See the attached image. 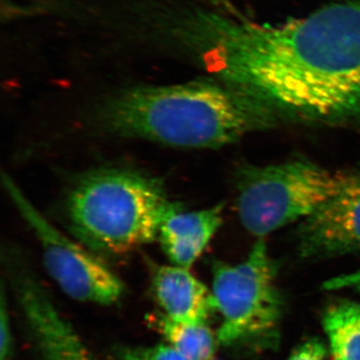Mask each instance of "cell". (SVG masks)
Instances as JSON below:
<instances>
[{
  "instance_id": "cell-13",
  "label": "cell",
  "mask_w": 360,
  "mask_h": 360,
  "mask_svg": "<svg viewBox=\"0 0 360 360\" xmlns=\"http://www.w3.org/2000/svg\"><path fill=\"white\" fill-rule=\"evenodd\" d=\"M115 360H187L169 345L120 347L115 350Z\"/></svg>"
},
{
  "instance_id": "cell-6",
  "label": "cell",
  "mask_w": 360,
  "mask_h": 360,
  "mask_svg": "<svg viewBox=\"0 0 360 360\" xmlns=\"http://www.w3.org/2000/svg\"><path fill=\"white\" fill-rule=\"evenodd\" d=\"M1 179L14 206L39 239L45 269L61 291L78 302L106 307L120 302L125 292L122 279L94 251L56 229L8 174H2Z\"/></svg>"
},
{
  "instance_id": "cell-2",
  "label": "cell",
  "mask_w": 360,
  "mask_h": 360,
  "mask_svg": "<svg viewBox=\"0 0 360 360\" xmlns=\"http://www.w3.org/2000/svg\"><path fill=\"white\" fill-rule=\"evenodd\" d=\"M274 113L221 82L193 80L122 90L97 106L99 134L180 148H219L265 129Z\"/></svg>"
},
{
  "instance_id": "cell-5",
  "label": "cell",
  "mask_w": 360,
  "mask_h": 360,
  "mask_svg": "<svg viewBox=\"0 0 360 360\" xmlns=\"http://www.w3.org/2000/svg\"><path fill=\"white\" fill-rule=\"evenodd\" d=\"M276 272L262 238L245 262L213 264L212 293L222 319L217 333L219 345L232 347L276 338L283 311Z\"/></svg>"
},
{
  "instance_id": "cell-16",
  "label": "cell",
  "mask_w": 360,
  "mask_h": 360,
  "mask_svg": "<svg viewBox=\"0 0 360 360\" xmlns=\"http://www.w3.org/2000/svg\"><path fill=\"white\" fill-rule=\"evenodd\" d=\"M322 288L326 291L352 290L360 292V269L328 279L323 283Z\"/></svg>"
},
{
  "instance_id": "cell-4",
  "label": "cell",
  "mask_w": 360,
  "mask_h": 360,
  "mask_svg": "<svg viewBox=\"0 0 360 360\" xmlns=\"http://www.w3.org/2000/svg\"><path fill=\"white\" fill-rule=\"evenodd\" d=\"M354 172H331L305 160L246 165L238 175V210L246 231L262 238L303 220L335 198Z\"/></svg>"
},
{
  "instance_id": "cell-15",
  "label": "cell",
  "mask_w": 360,
  "mask_h": 360,
  "mask_svg": "<svg viewBox=\"0 0 360 360\" xmlns=\"http://www.w3.org/2000/svg\"><path fill=\"white\" fill-rule=\"evenodd\" d=\"M328 348L319 338H310L293 350L288 360H326Z\"/></svg>"
},
{
  "instance_id": "cell-11",
  "label": "cell",
  "mask_w": 360,
  "mask_h": 360,
  "mask_svg": "<svg viewBox=\"0 0 360 360\" xmlns=\"http://www.w3.org/2000/svg\"><path fill=\"white\" fill-rule=\"evenodd\" d=\"M333 360H360V303L331 305L322 319Z\"/></svg>"
},
{
  "instance_id": "cell-3",
  "label": "cell",
  "mask_w": 360,
  "mask_h": 360,
  "mask_svg": "<svg viewBox=\"0 0 360 360\" xmlns=\"http://www.w3.org/2000/svg\"><path fill=\"white\" fill-rule=\"evenodd\" d=\"M181 210L160 179L124 168L89 172L71 187L65 201L75 238L105 255H124L155 240L167 217Z\"/></svg>"
},
{
  "instance_id": "cell-17",
  "label": "cell",
  "mask_w": 360,
  "mask_h": 360,
  "mask_svg": "<svg viewBox=\"0 0 360 360\" xmlns=\"http://www.w3.org/2000/svg\"><path fill=\"white\" fill-rule=\"evenodd\" d=\"M208 1L212 2L215 6L221 7V8H224L225 11H231L232 13V6L229 0H208Z\"/></svg>"
},
{
  "instance_id": "cell-10",
  "label": "cell",
  "mask_w": 360,
  "mask_h": 360,
  "mask_svg": "<svg viewBox=\"0 0 360 360\" xmlns=\"http://www.w3.org/2000/svg\"><path fill=\"white\" fill-rule=\"evenodd\" d=\"M224 205L198 212H174L161 225L158 238L170 264L191 269L224 221Z\"/></svg>"
},
{
  "instance_id": "cell-9",
  "label": "cell",
  "mask_w": 360,
  "mask_h": 360,
  "mask_svg": "<svg viewBox=\"0 0 360 360\" xmlns=\"http://www.w3.org/2000/svg\"><path fill=\"white\" fill-rule=\"evenodd\" d=\"M153 292L161 314L186 324L207 323L215 310L212 291L188 269L177 265L156 266L153 274Z\"/></svg>"
},
{
  "instance_id": "cell-7",
  "label": "cell",
  "mask_w": 360,
  "mask_h": 360,
  "mask_svg": "<svg viewBox=\"0 0 360 360\" xmlns=\"http://www.w3.org/2000/svg\"><path fill=\"white\" fill-rule=\"evenodd\" d=\"M11 290L40 360H101L56 307L46 288L18 255L7 252Z\"/></svg>"
},
{
  "instance_id": "cell-1",
  "label": "cell",
  "mask_w": 360,
  "mask_h": 360,
  "mask_svg": "<svg viewBox=\"0 0 360 360\" xmlns=\"http://www.w3.org/2000/svg\"><path fill=\"white\" fill-rule=\"evenodd\" d=\"M193 25L208 71L274 115L360 122V0L274 25L200 11Z\"/></svg>"
},
{
  "instance_id": "cell-14",
  "label": "cell",
  "mask_w": 360,
  "mask_h": 360,
  "mask_svg": "<svg viewBox=\"0 0 360 360\" xmlns=\"http://www.w3.org/2000/svg\"><path fill=\"white\" fill-rule=\"evenodd\" d=\"M11 315L6 304V288L1 286L0 295V360H11L13 354V335Z\"/></svg>"
},
{
  "instance_id": "cell-12",
  "label": "cell",
  "mask_w": 360,
  "mask_h": 360,
  "mask_svg": "<svg viewBox=\"0 0 360 360\" xmlns=\"http://www.w3.org/2000/svg\"><path fill=\"white\" fill-rule=\"evenodd\" d=\"M153 322L167 345L187 360H213L219 340L207 323H181L162 314L153 317Z\"/></svg>"
},
{
  "instance_id": "cell-8",
  "label": "cell",
  "mask_w": 360,
  "mask_h": 360,
  "mask_svg": "<svg viewBox=\"0 0 360 360\" xmlns=\"http://www.w3.org/2000/svg\"><path fill=\"white\" fill-rule=\"evenodd\" d=\"M296 239L307 259L360 253V170L341 193L300 221Z\"/></svg>"
}]
</instances>
